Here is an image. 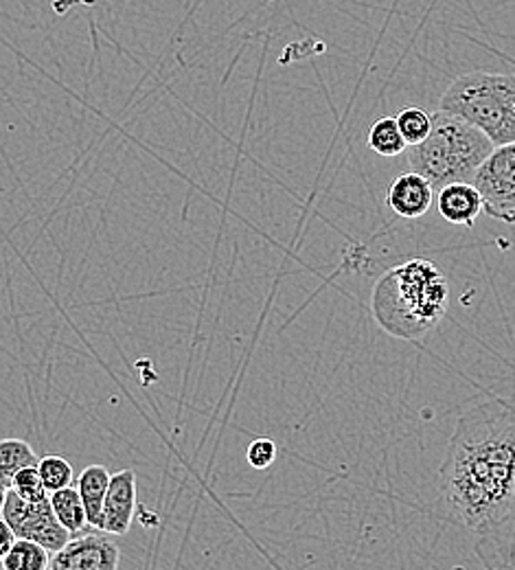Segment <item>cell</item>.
Masks as SVG:
<instances>
[{
	"instance_id": "1",
	"label": "cell",
	"mask_w": 515,
	"mask_h": 570,
	"mask_svg": "<svg viewBox=\"0 0 515 570\" xmlns=\"http://www.w3.org/2000/svg\"><path fill=\"white\" fill-rule=\"evenodd\" d=\"M515 494V402L492 400L460 415L439 470L443 515L474 533L496 524Z\"/></svg>"
},
{
	"instance_id": "2",
	"label": "cell",
	"mask_w": 515,
	"mask_h": 570,
	"mask_svg": "<svg viewBox=\"0 0 515 570\" xmlns=\"http://www.w3.org/2000/svg\"><path fill=\"white\" fill-rule=\"evenodd\" d=\"M449 305V284L428 259H410L384 273L370 294L377 325L399 341L430 334Z\"/></svg>"
},
{
	"instance_id": "3",
	"label": "cell",
	"mask_w": 515,
	"mask_h": 570,
	"mask_svg": "<svg viewBox=\"0 0 515 570\" xmlns=\"http://www.w3.org/2000/svg\"><path fill=\"white\" fill-rule=\"evenodd\" d=\"M496 147L472 124L433 112V128L426 141L408 147V165L424 176L433 189L454 183H474L478 169Z\"/></svg>"
},
{
	"instance_id": "4",
	"label": "cell",
	"mask_w": 515,
	"mask_h": 570,
	"mask_svg": "<svg viewBox=\"0 0 515 570\" xmlns=\"http://www.w3.org/2000/svg\"><path fill=\"white\" fill-rule=\"evenodd\" d=\"M439 110L478 128L494 147L515 142V75L465 72L443 92Z\"/></svg>"
},
{
	"instance_id": "5",
	"label": "cell",
	"mask_w": 515,
	"mask_h": 570,
	"mask_svg": "<svg viewBox=\"0 0 515 570\" xmlns=\"http://www.w3.org/2000/svg\"><path fill=\"white\" fill-rule=\"evenodd\" d=\"M0 518L11 527L18 540L36 542L49 553H58L71 540V533L58 522L49 499L27 502L9 490Z\"/></svg>"
},
{
	"instance_id": "6",
	"label": "cell",
	"mask_w": 515,
	"mask_h": 570,
	"mask_svg": "<svg viewBox=\"0 0 515 570\" xmlns=\"http://www.w3.org/2000/svg\"><path fill=\"white\" fill-rule=\"evenodd\" d=\"M472 185L483 198V214L515 224V142L496 147Z\"/></svg>"
},
{
	"instance_id": "7",
	"label": "cell",
	"mask_w": 515,
	"mask_h": 570,
	"mask_svg": "<svg viewBox=\"0 0 515 570\" xmlns=\"http://www.w3.org/2000/svg\"><path fill=\"white\" fill-rule=\"evenodd\" d=\"M121 549L101 533H81L53 553L49 570H119Z\"/></svg>"
},
{
	"instance_id": "8",
	"label": "cell",
	"mask_w": 515,
	"mask_h": 570,
	"mask_svg": "<svg viewBox=\"0 0 515 570\" xmlns=\"http://www.w3.org/2000/svg\"><path fill=\"white\" fill-rule=\"evenodd\" d=\"M137 474L135 470H121L110 476V485L103 500L101 529L108 535H126L137 518Z\"/></svg>"
},
{
	"instance_id": "9",
	"label": "cell",
	"mask_w": 515,
	"mask_h": 570,
	"mask_svg": "<svg viewBox=\"0 0 515 570\" xmlns=\"http://www.w3.org/2000/svg\"><path fill=\"white\" fill-rule=\"evenodd\" d=\"M476 535V553L485 569L515 570V494L507 513Z\"/></svg>"
},
{
	"instance_id": "10",
	"label": "cell",
	"mask_w": 515,
	"mask_h": 570,
	"mask_svg": "<svg viewBox=\"0 0 515 570\" xmlns=\"http://www.w3.org/2000/svg\"><path fill=\"white\" fill-rule=\"evenodd\" d=\"M433 198H435L433 185L424 176L415 171H406L388 185L384 203L393 214L404 219H417L430 212L435 203Z\"/></svg>"
},
{
	"instance_id": "11",
	"label": "cell",
	"mask_w": 515,
	"mask_h": 570,
	"mask_svg": "<svg viewBox=\"0 0 515 570\" xmlns=\"http://www.w3.org/2000/svg\"><path fill=\"white\" fill-rule=\"evenodd\" d=\"M439 214L456 226H474L483 214V198L472 183H454L439 189Z\"/></svg>"
},
{
	"instance_id": "12",
	"label": "cell",
	"mask_w": 515,
	"mask_h": 570,
	"mask_svg": "<svg viewBox=\"0 0 515 570\" xmlns=\"http://www.w3.org/2000/svg\"><path fill=\"white\" fill-rule=\"evenodd\" d=\"M110 476L112 474L103 465H88L75 481V490L86 509L88 527L92 529H101V511H103V500L110 485Z\"/></svg>"
},
{
	"instance_id": "13",
	"label": "cell",
	"mask_w": 515,
	"mask_h": 570,
	"mask_svg": "<svg viewBox=\"0 0 515 570\" xmlns=\"http://www.w3.org/2000/svg\"><path fill=\"white\" fill-rule=\"evenodd\" d=\"M38 463H40V456L27 441L22 439L0 441V479L7 488H11V481L18 472L27 468H38Z\"/></svg>"
},
{
	"instance_id": "14",
	"label": "cell",
	"mask_w": 515,
	"mask_h": 570,
	"mask_svg": "<svg viewBox=\"0 0 515 570\" xmlns=\"http://www.w3.org/2000/svg\"><path fill=\"white\" fill-rule=\"evenodd\" d=\"M49 502H51V509H53L58 522L71 533V538L81 535L86 531V527H88L86 509H83V502L79 499L75 488H67V490L51 494Z\"/></svg>"
},
{
	"instance_id": "15",
	"label": "cell",
	"mask_w": 515,
	"mask_h": 570,
	"mask_svg": "<svg viewBox=\"0 0 515 570\" xmlns=\"http://www.w3.org/2000/svg\"><path fill=\"white\" fill-rule=\"evenodd\" d=\"M2 570H49L51 569V553L29 540H18L0 562Z\"/></svg>"
},
{
	"instance_id": "16",
	"label": "cell",
	"mask_w": 515,
	"mask_h": 570,
	"mask_svg": "<svg viewBox=\"0 0 515 570\" xmlns=\"http://www.w3.org/2000/svg\"><path fill=\"white\" fill-rule=\"evenodd\" d=\"M367 142L368 147L379 156H399L408 149V145L397 128V121L393 117H384V119L375 121L368 130Z\"/></svg>"
},
{
	"instance_id": "17",
	"label": "cell",
	"mask_w": 515,
	"mask_h": 570,
	"mask_svg": "<svg viewBox=\"0 0 515 570\" xmlns=\"http://www.w3.org/2000/svg\"><path fill=\"white\" fill-rule=\"evenodd\" d=\"M38 474L42 479V485L47 490V494H56L60 490H67V488H73V465L65 459V456H58V454H51V456H44L40 459L38 463Z\"/></svg>"
},
{
	"instance_id": "18",
	"label": "cell",
	"mask_w": 515,
	"mask_h": 570,
	"mask_svg": "<svg viewBox=\"0 0 515 570\" xmlns=\"http://www.w3.org/2000/svg\"><path fill=\"white\" fill-rule=\"evenodd\" d=\"M395 121H397V128L408 147H415V145L426 141V137L430 135V128H433V115L422 108H415V106L404 108L395 117Z\"/></svg>"
},
{
	"instance_id": "19",
	"label": "cell",
	"mask_w": 515,
	"mask_h": 570,
	"mask_svg": "<svg viewBox=\"0 0 515 570\" xmlns=\"http://www.w3.org/2000/svg\"><path fill=\"white\" fill-rule=\"evenodd\" d=\"M16 497H20L27 502H40V500L49 499L44 485H42V479L38 474V468H27L22 472H18L11 481V488H9Z\"/></svg>"
},
{
	"instance_id": "20",
	"label": "cell",
	"mask_w": 515,
	"mask_h": 570,
	"mask_svg": "<svg viewBox=\"0 0 515 570\" xmlns=\"http://www.w3.org/2000/svg\"><path fill=\"white\" fill-rule=\"evenodd\" d=\"M246 461L252 470H268L277 461V443L270 439H255L246 450Z\"/></svg>"
},
{
	"instance_id": "21",
	"label": "cell",
	"mask_w": 515,
	"mask_h": 570,
	"mask_svg": "<svg viewBox=\"0 0 515 570\" xmlns=\"http://www.w3.org/2000/svg\"><path fill=\"white\" fill-rule=\"evenodd\" d=\"M13 542H16V535H13L11 527L0 518V562L4 560V556L9 553V549L13 547Z\"/></svg>"
},
{
	"instance_id": "22",
	"label": "cell",
	"mask_w": 515,
	"mask_h": 570,
	"mask_svg": "<svg viewBox=\"0 0 515 570\" xmlns=\"http://www.w3.org/2000/svg\"><path fill=\"white\" fill-rule=\"evenodd\" d=\"M7 494H9V488H7V485L2 483V479H0V513H2V507H4Z\"/></svg>"
},
{
	"instance_id": "23",
	"label": "cell",
	"mask_w": 515,
	"mask_h": 570,
	"mask_svg": "<svg viewBox=\"0 0 515 570\" xmlns=\"http://www.w3.org/2000/svg\"><path fill=\"white\" fill-rule=\"evenodd\" d=\"M447 570H465V569H460V567H454V569H447Z\"/></svg>"
}]
</instances>
